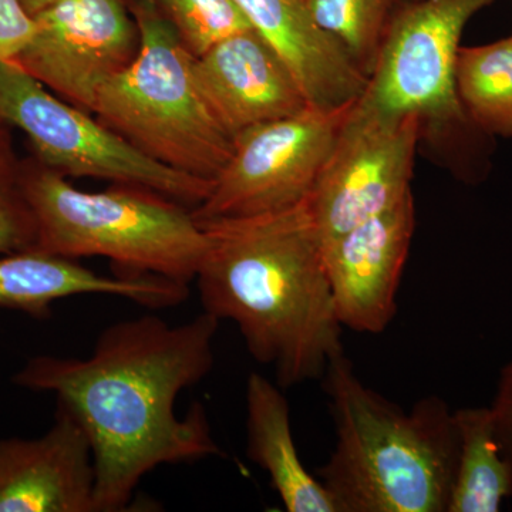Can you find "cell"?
Segmentation results:
<instances>
[{"label": "cell", "instance_id": "obj_13", "mask_svg": "<svg viewBox=\"0 0 512 512\" xmlns=\"http://www.w3.org/2000/svg\"><path fill=\"white\" fill-rule=\"evenodd\" d=\"M194 74L205 103L234 138L309 106L288 64L254 29L195 57Z\"/></svg>", "mask_w": 512, "mask_h": 512}, {"label": "cell", "instance_id": "obj_12", "mask_svg": "<svg viewBox=\"0 0 512 512\" xmlns=\"http://www.w3.org/2000/svg\"><path fill=\"white\" fill-rule=\"evenodd\" d=\"M94 490L92 444L62 404L42 436L0 440V512H96Z\"/></svg>", "mask_w": 512, "mask_h": 512}, {"label": "cell", "instance_id": "obj_21", "mask_svg": "<svg viewBox=\"0 0 512 512\" xmlns=\"http://www.w3.org/2000/svg\"><path fill=\"white\" fill-rule=\"evenodd\" d=\"M8 146L0 148V255L36 249L37 229Z\"/></svg>", "mask_w": 512, "mask_h": 512}, {"label": "cell", "instance_id": "obj_9", "mask_svg": "<svg viewBox=\"0 0 512 512\" xmlns=\"http://www.w3.org/2000/svg\"><path fill=\"white\" fill-rule=\"evenodd\" d=\"M352 104H309L293 116L242 131L207 200L192 210L195 218L252 217L308 200Z\"/></svg>", "mask_w": 512, "mask_h": 512}, {"label": "cell", "instance_id": "obj_3", "mask_svg": "<svg viewBox=\"0 0 512 512\" xmlns=\"http://www.w3.org/2000/svg\"><path fill=\"white\" fill-rule=\"evenodd\" d=\"M335 450L318 470L338 512H447L456 476L453 412L439 396L410 412L362 383L340 353L323 375Z\"/></svg>", "mask_w": 512, "mask_h": 512}, {"label": "cell", "instance_id": "obj_5", "mask_svg": "<svg viewBox=\"0 0 512 512\" xmlns=\"http://www.w3.org/2000/svg\"><path fill=\"white\" fill-rule=\"evenodd\" d=\"M140 50L101 87L93 114L158 163L212 181L234 151V137L205 103L194 59L154 0L136 9Z\"/></svg>", "mask_w": 512, "mask_h": 512}, {"label": "cell", "instance_id": "obj_19", "mask_svg": "<svg viewBox=\"0 0 512 512\" xmlns=\"http://www.w3.org/2000/svg\"><path fill=\"white\" fill-rule=\"evenodd\" d=\"M313 22L369 79L400 0H305Z\"/></svg>", "mask_w": 512, "mask_h": 512}, {"label": "cell", "instance_id": "obj_15", "mask_svg": "<svg viewBox=\"0 0 512 512\" xmlns=\"http://www.w3.org/2000/svg\"><path fill=\"white\" fill-rule=\"evenodd\" d=\"M251 28L288 64L311 106L338 109L359 99L367 76L313 22L305 0H234Z\"/></svg>", "mask_w": 512, "mask_h": 512}, {"label": "cell", "instance_id": "obj_22", "mask_svg": "<svg viewBox=\"0 0 512 512\" xmlns=\"http://www.w3.org/2000/svg\"><path fill=\"white\" fill-rule=\"evenodd\" d=\"M33 32L35 18L20 0H0V63L15 60Z\"/></svg>", "mask_w": 512, "mask_h": 512}, {"label": "cell", "instance_id": "obj_24", "mask_svg": "<svg viewBox=\"0 0 512 512\" xmlns=\"http://www.w3.org/2000/svg\"><path fill=\"white\" fill-rule=\"evenodd\" d=\"M20 2H22V5L25 6L30 15L35 16L37 13L42 12L43 9H46L47 6L55 3L56 0H20Z\"/></svg>", "mask_w": 512, "mask_h": 512}, {"label": "cell", "instance_id": "obj_1", "mask_svg": "<svg viewBox=\"0 0 512 512\" xmlns=\"http://www.w3.org/2000/svg\"><path fill=\"white\" fill-rule=\"evenodd\" d=\"M221 320L202 312L171 325L157 315L111 323L87 357H32L13 383L56 394L93 448L96 512L126 511L138 484L164 464L222 457L201 404L183 419L177 397L214 367Z\"/></svg>", "mask_w": 512, "mask_h": 512}, {"label": "cell", "instance_id": "obj_14", "mask_svg": "<svg viewBox=\"0 0 512 512\" xmlns=\"http://www.w3.org/2000/svg\"><path fill=\"white\" fill-rule=\"evenodd\" d=\"M79 295L119 296L161 309L187 301L190 285L157 275H99L76 259L39 249L0 255V308L43 319L53 303Z\"/></svg>", "mask_w": 512, "mask_h": 512}, {"label": "cell", "instance_id": "obj_6", "mask_svg": "<svg viewBox=\"0 0 512 512\" xmlns=\"http://www.w3.org/2000/svg\"><path fill=\"white\" fill-rule=\"evenodd\" d=\"M497 0H400L362 97L390 114H414L447 138L467 183L490 171L494 138L470 120L457 90L461 36Z\"/></svg>", "mask_w": 512, "mask_h": 512}, {"label": "cell", "instance_id": "obj_4", "mask_svg": "<svg viewBox=\"0 0 512 512\" xmlns=\"http://www.w3.org/2000/svg\"><path fill=\"white\" fill-rule=\"evenodd\" d=\"M19 180L39 251L106 258L121 276L157 275L185 285L197 278L208 238L187 205L134 185L83 191L42 164L20 167Z\"/></svg>", "mask_w": 512, "mask_h": 512}, {"label": "cell", "instance_id": "obj_16", "mask_svg": "<svg viewBox=\"0 0 512 512\" xmlns=\"http://www.w3.org/2000/svg\"><path fill=\"white\" fill-rule=\"evenodd\" d=\"M282 387L259 373L247 382V456L262 468L289 512H338L322 481L303 467Z\"/></svg>", "mask_w": 512, "mask_h": 512}, {"label": "cell", "instance_id": "obj_18", "mask_svg": "<svg viewBox=\"0 0 512 512\" xmlns=\"http://www.w3.org/2000/svg\"><path fill=\"white\" fill-rule=\"evenodd\" d=\"M457 90L478 130L512 138V33L487 45L461 46Z\"/></svg>", "mask_w": 512, "mask_h": 512}, {"label": "cell", "instance_id": "obj_25", "mask_svg": "<svg viewBox=\"0 0 512 512\" xmlns=\"http://www.w3.org/2000/svg\"><path fill=\"white\" fill-rule=\"evenodd\" d=\"M5 126L6 124L3 123L2 120H0V148L8 146V143H6V131L3 130Z\"/></svg>", "mask_w": 512, "mask_h": 512}, {"label": "cell", "instance_id": "obj_8", "mask_svg": "<svg viewBox=\"0 0 512 512\" xmlns=\"http://www.w3.org/2000/svg\"><path fill=\"white\" fill-rule=\"evenodd\" d=\"M423 123L353 101L318 181L306 200L322 245L392 210L412 194Z\"/></svg>", "mask_w": 512, "mask_h": 512}, {"label": "cell", "instance_id": "obj_23", "mask_svg": "<svg viewBox=\"0 0 512 512\" xmlns=\"http://www.w3.org/2000/svg\"><path fill=\"white\" fill-rule=\"evenodd\" d=\"M490 409L501 450L512 460V362L501 369Z\"/></svg>", "mask_w": 512, "mask_h": 512}, {"label": "cell", "instance_id": "obj_7", "mask_svg": "<svg viewBox=\"0 0 512 512\" xmlns=\"http://www.w3.org/2000/svg\"><path fill=\"white\" fill-rule=\"evenodd\" d=\"M90 114L13 60L0 63V120L28 137L40 164L67 178L148 188L192 210L207 200L212 181L158 163Z\"/></svg>", "mask_w": 512, "mask_h": 512}, {"label": "cell", "instance_id": "obj_20", "mask_svg": "<svg viewBox=\"0 0 512 512\" xmlns=\"http://www.w3.org/2000/svg\"><path fill=\"white\" fill-rule=\"evenodd\" d=\"M195 57L252 29L234 0H154Z\"/></svg>", "mask_w": 512, "mask_h": 512}, {"label": "cell", "instance_id": "obj_11", "mask_svg": "<svg viewBox=\"0 0 512 512\" xmlns=\"http://www.w3.org/2000/svg\"><path fill=\"white\" fill-rule=\"evenodd\" d=\"M414 228L412 192L392 210L322 245L336 316L343 328L377 335L390 325Z\"/></svg>", "mask_w": 512, "mask_h": 512}, {"label": "cell", "instance_id": "obj_17", "mask_svg": "<svg viewBox=\"0 0 512 512\" xmlns=\"http://www.w3.org/2000/svg\"><path fill=\"white\" fill-rule=\"evenodd\" d=\"M458 460L447 512H498L512 497V460L495 434L490 407L453 412Z\"/></svg>", "mask_w": 512, "mask_h": 512}, {"label": "cell", "instance_id": "obj_10", "mask_svg": "<svg viewBox=\"0 0 512 512\" xmlns=\"http://www.w3.org/2000/svg\"><path fill=\"white\" fill-rule=\"evenodd\" d=\"M33 18L32 39L13 62L93 114L101 87L136 59V19L121 0H56Z\"/></svg>", "mask_w": 512, "mask_h": 512}, {"label": "cell", "instance_id": "obj_2", "mask_svg": "<svg viewBox=\"0 0 512 512\" xmlns=\"http://www.w3.org/2000/svg\"><path fill=\"white\" fill-rule=\"evenodd\" d=\"M204 312L237 325L256 362L286 387L318 380L343 353L342 328L306 202L252 217L198 220Z\"/></svg>", "mask_w": 512, "mask_h": 512}]
</instances>
